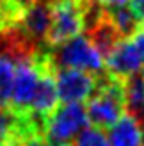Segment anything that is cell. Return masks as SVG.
<instances>
[{"mask_svg":"<svg viewBox=\"0 0 144 146\" xmlns=\"http://www.w3.org/2000/svg\"><path fill=\"white\" fill-rule=\"evenodd\" d=\"M130 41L133 43V46H135V50H137V54H139L141 61H142V64H144V27H141L139 31L132 36Z\"/></svg>","mask_w":144,"mask_h":146,"instance_id":"ac0fdd59","label":"cell"},{"mask_svg":"<svg viewBox=\"0 0 144 146\" xmlns=\"http://www.w3.org/2000/svg\"><path fill=\"white\" fill-rule=\"evenodd\" d=\"M57 105H59V96H57L55 80L50 75L48 66H46V70L43 71V75L39 78V84H38V89H36V94L32 98L28 114H32L38 119L45 121V118H48L55 111Z\"/></svg>","mask_w":144,"mask_h":146,"instance_id":"9c48e42d","label":"cell"},{"mask_svg":"<svg viewBox=\"0 0 144 146\" xmlns=\"http://www.w3.org/2000/svg\"><path fill=\"white\" fill-rule=\"evenodd\" d=\"M130 9L135 13L137 20L141 21V25H144V0H128Z\"/></svg>","mask_w":144,"mask_h":146,"instance_id":"ffe728a7","label":"cell"},{"mask_svg":"<svg viewBox=\"0 0 144 146\" xmlns=\"http://www.w3.org/2000/svg\"><path fill=\"white\" fill-rule=\"evenodd\" d=\"M107 139L109 146H144L139 118L132 114H123L109 128Z\"/></svg>","mask_w":144,"mask_h":146,"instance_id":"30bf717a","label":"cell"},{"mask_svg":"<svg viewBox=\"0 0 144 146\" xmlns=\"http://www.w3.org/2000/svg\"><path fill=\"white\" fill-rule=\"evenodd\" d=\"M139 123H141V130H142V139H144V116L139 118Z\"/></svg>","mask_w":144,"mask_h":146,"instance_id":"603a6c76","label":"cell"},{"mask_svg":"<svg viewBox=\"0 0 144 146\" xmlns=\"http://www.w3.org/2000/svg\"><path fill=\"white\" fill-rule=\"evenodd\" d=\"M92 4L109 11V9H116V7L128 5V0H92Z\"/></svg>","mask_w":144,"mask_h":146,"instance_id":"d6986e66","label":"cell"},{"mask_svg":"<svg viewBox=\"0 0 144 146\" xmlns=\"http://www.w3.org/2000/svg\"><path fill=\"white\" fill-rule=\"evenodd\" d=\"M123 100L126 114L135 118L144 116V78L142 75H132L123 80Z\"/></svg>","mask_w":144,"mask_h":146,"instance_id":"4fadbf2b","label":"cell"},{"mask_svg":"<svg viewBox=\"0 0 144 146\" xmlns=\"http://www.w3.org/2000/svg\"><path fill=\"white\" fill-rule=\"evenodd\" d=\"M73 146H109V139H107V134H103L102 128L91 125L75 137Z\"/></svg>","mask_w":144,"mask_h":146,"instance_id":"9a60e30c","label":"cell"},{"mask_svg":"<svg viewBox=\"0 0 144 146\" xmlns=\"http://www.w3.org/2000/svg\"><path fill=\"white\" fill-rule=\"evenodd\" d=\"M48 62H38L30 55H20L16 62V71H14V80H13V89L11 96L7 100L11 114L14 116H28L30 111L32 98L38 89L39 78L43 71L46 70Z\"/></svg>","mask_w":144,"mask_h":146,"instance_id":"3957f363","label":"cell"},{"mask_svg":"<svg viewBox=\"0 0 144 146\" xmlns=\"http://www.w3.org/2000/svg\"><path fill=\"white\" fill-rule=\"evenodd\" d=\"M142 78H144V71H142Z\"/></svg>","mask_w":144,"mask_h":146,"instance_id":"484cf974","label":"cell"},{"mask_svg":"<svg viewBox=\"0 0 144 146\" xmlns=\"http://www.w3.org/2000/svg\"><path fill=\"white\" fill-rule=\"evenodd\" d=\"M85 27V0H55L52 4V25L46 43L61 45L75 36H80Z\"/></svg>","mask_w":144,"mask_h":146,"instance_id":"5b68a950","label":"cell"},{"mask_svg":"<svg viewBox=\"0 0 144 146\" xmlns=\"http://www.w3.org/2000/svg\"><path fill=\"white\" fill-rule=\"evenodd\" d=\"M89 127V118L84 104H62L45 118L43 128H45V139L48 144H62L71 143L75 137Z\"/></svg>","mask_w":144,"mask_h":146,"instance_id":"277c9868","label":"cell"},{"mask_svg":"<svg viewBox=\"0 0 144 146\" xmlns=\"http://www.w3.org/2000/svg\"><path fill=\"white\" fill-rule=\"evenodd\" d=\"M0 146H7V144H5V143H4L2 139H0Z\"/></svg>","mask_w":144,"mask_h":146,"instance_id":"d4e9b609","label":"cell"},{"mask_svg":"<svg viewBox=\"0 0 144 146\" xmlns=\"http://www.w3.org/2000/svg\"><path fill=\"white\" fill-rule=\"evenodd\" d=\"M55 146H73L71 143H62V144H55Z\"/></svg>","mask_w":144,"mask_h":146,"instance_id":"cb8c5ba5","label":"cell"},{"mask_svg":"<svg viewBox=\"0 0 144 146\" xmlns=\"http://www.w3.org/2000/svg\"><path fill=\"white\" fill-rule=\"evenodd\" d=\"M5 5H7V0H0V20L5 16Z\"/></svg>","mask_w":144,"mask_h":146,"instance_id":"7402d4cb","label":"cell"},{"mask_svg":"<svg viewBox=\"0 0 144 146\" xmlns=\"http://www.w3.org/2000/svg\"><path fill=\"white\" fill-rule=\"evenodd\" d=\"M142 66L144 64L130 38L121 39L112 48V52L105 57V70L109 71V77H114L118 80H125L132 75H137Z\"/></svg>","mask_w":144,"mask_h":146,"instance_id":"ba28073f","label":"cell"},{"mask_svg":"<svg viewBox=\"0 0 144 146\" xmlns=\"http://www.w3.org/2000/svg\"><path fill=\"white\" fill-rule=\"evenodd\" d=\"M9 134H13V141L9 146H52L48 144V141L45 139V137H41L38 132H36L34 128H28L25 134H18L14 132V130H11Z\"/></svg>","mask_w":144,"mask_h":146,"instance_id":"2e32d148","label":"cell"},{"mask_svg":"<svg viewBox=\"0 0 144 146\" xmlns=\"http://www.w3.org/2000/svg\"><path fill=\"white\" fill-rule=\"evenodd\" d=\"M13 119H9V114L5 112V109H4V104L0 102V139L4 141V137L7 135L13 130Z\"/></svg>","mask_w":144,"mask_h":146,"instance_id":"e0dca14e","label":"cell"},{"mask_svg":"<svg viewBox=\"0 0 144 146\" xmlns=\"http://www.w3.org/2000/svg\"><path fill=\"white\" fill-rule=\"evenodd\" d=\"M112 27L116 29V32L119 34L121 39H128L132 38L141 29V21L137 20L135 13L130 9V5H123V7H116V9H109L105 13Z\"/></svg>","mask_w":144,"mask_h":146,"instance_id":"5bb4252c","label":"cell"},{"mask_svg":"<svg viewBox=\"0 0 144 146\" xmlns=\"http://www.w3.org/2000/svg\"><path fill=\"white\" fill-rule=\"evenodd\" d=\"M89 123L96 128H110L121 116L125 114V100H123V80L114 77H107L105 80L100 77L98 89L87 100L85 105Z\"/></svg>","mask_w":144,"mask_h":146,"instance_id":"6da1fadb","label":"cell"},{"mask_svg":"<svg viewBox=\"0 0 144 146\" xmlns=\"http://www.w3.org/2000/svg\"><path fill=\"white\" fill-rule=\"evenodd\" d=\"M55 87L61 104H84L96 93L100 77L80 70H55Z\"/></svg>","mask_w":144,"mask_h":146,"instance_id":"8992f818","label":"cell"},{"mask_svg":"<svg viewBox=\"0 0 144 146\" xmlns=\"http://www.w3.org/2000/svg\"><path fill=\"white\" fill-rule=\"evenodd\" d=\"M21 34L32 43L46 41L50 25H52V4L46 0H34L25 5L20 13Z\"/></svg>","mask_w":144,"mask_h":146,"instance_id":"52a82bcc","label":"cell"},{"mask_svg":"<svg viewBox=\"0 0 144 146\" xmlns=\"http://www.w3.org/2000/svg\"><path fill=\"white\" fill-rule=\"evenodd\" d=\"M20 55H23V54L18 52L16 43L11 48L0 50V102L4 105L7 104V100L11 96L14 71H16V62L20 59Z\"/></svg>","mask_w":144,"mask_h":146,"instance_id":"7c38bea8","label":"cell"},{"mask_svg":"<svg viewBox=\"0 0 144 146\" xmlns=\"http://www.w3.org/2000/svg\"><path fill=\"white\" fill-rule=\"evenodd\" d=\"M52 66L55 70L69 68V70H80L92 75H98L105 70V59L96 50V46L91 43L85 36H75L68 41L57 45L50 57Z\"/></svg>","mask_w":144,"mask_h":146,"instance_id":"7a4b0ae2","label":"cell"},{"mask_svg":"<svg viewBox=\"0 0 144 146\" xmlns=\"http://www.w3.org/2000/svg\"><path fill=\"white\" fill-rule=\"evenodd\" d=\"M89 34H91V36H89L91 43L96 46V50L102 54L103 59L112 52V48L121 41L119 34L116 32V29L112 27V23L109 21V18H107L105 13L100 14V16L91 23Z\"/></svg>","mask_w":144,"mask_h":146,"instance_id":"8fae6325","label":"cell"},{"mask_svg":"<svg viewBox=\"0 0 144 146\" xmlns=\"http://www.w3.org/2000/svg\"><path fill=\"white\" fill-rule=\"evenodd\" d=\"M30 2H34V0H7V5H11L13 9H18V7L23 9V7L28 5Z\"/></svg>","mask_w":144,"mask_h":146,"instance_id":"44dd1931","label":"cell"}]
</instances>
